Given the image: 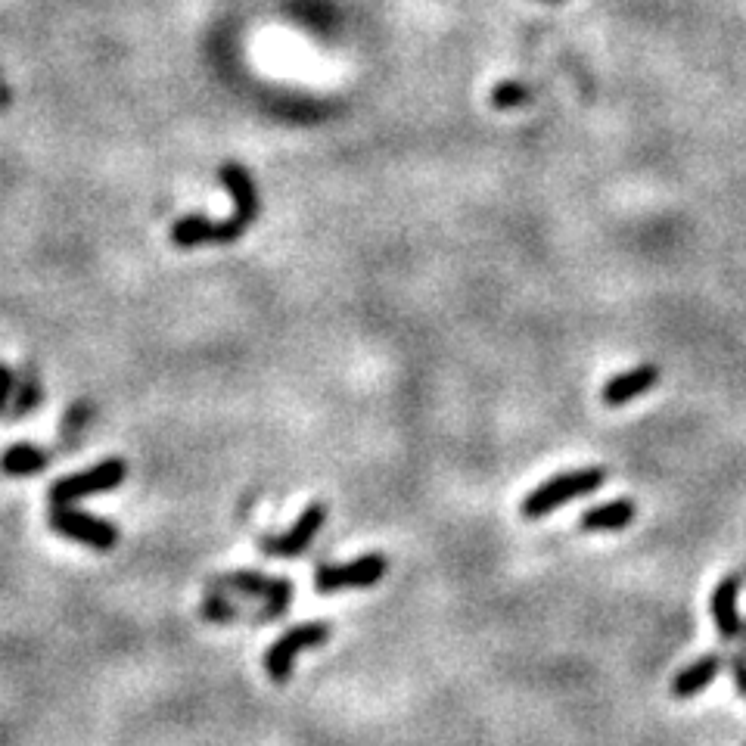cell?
<instances>
[{
    "instance_id": "cell-8",
    "label": "cell",
    "mask_w": 746,
    "mask_h": 746,
    "mask_svg": "<svg viewBox=\"0 0 746 746\" xmlns=\"http://www.w3.org/2000/svg\"><path fill=\"white\" fill-rule=\"evenodd\" d=\"M327 504L324 501H311L302 513H299V520L293 523V529L290 532H283V535H265L262 541V554L265 557H277V560H293V557H299V554H305L308 551V544L318 538V532L324 529V523H327Z\"/></svg>"
},
{
    "instance_id": "cell-11",
    "label": "cell",
    "mask_w": 746,
    "mask_h": 746,
    "mask_svg": "<svg viewBox=\"0 0 746 746\" xmlns=\"http://www.w3.org/2000/svg\"><path fill=\"white\" fill-rule=\"evenodd\" d=\"M722 666H725V659L719 656V653H706V656H700L697 663H691V666H684L675 678H672V697L675 700H691V697H697L700 691H706V687L719 678V672H722Z\"/></svg>"
},
{
    "instance_id": "cell-3",
    "label": "cell",
    "mask_w": 746,
    "mask_h": 746,
    "mask_svg": "<svg viewBox=\"0 0 746 746\" xmlns=\"http://www.w3.org/2000/svg\"><path fill=\"white\" fill-rule=\"evenodd\" d=\"M212 591H237L249 600H262V610H258V625H265L277 616H283L290 610V600H293V585L286 579H268L262 572L255 569H234L227 572V576H218L209 582Z\"/></svg>"
},
{
    "instance_id": "cell-4",
    "label": "cell",
    "mask_w": 746,
    "mask_h": 746,
    "mask_svg": "<svg viewBox=\"0 0 746 746\" xmlns=\"http://www.w3.org/2000/svg\"><path fill=\"white\" fill-rule=\"evenodd\" d=\"M333 635V628L327 619H311V622H302L290 631H283V635L268 647L265 653V672L274 684H286L293 678V666H296V656L305 653V650H314L327 644Z\"/></svg>"
},
{
    "instance_id": "cell-13",
    "label": "cell",
    "mask_w": 746,
    "mask_h": 746,
    "mask_svg": "<svg viewBox=\"0 0 746 746\" xmlns=\"http://www.w3.org/2000/svg\"><path fill=\"white\" fill-rule=\"evenodd\" d=\"M47 464H50V454L41 451L32 442H16V445H10L4 454H0V470H4L7 476H13V479L38 476Z\"/></svg>"
},
{
    "instance_id": "cell-7",
    "label": "cell",
    "mask_w": 746,
    "mask_h": 746,
    "mask_svg": "<svg viewBox=\"0 0 746 746\" xmlns=\"http://www.w3.org/2000/svg\"><path fill=\"white\" fill-rule=\"evenodd\" d=\"M386 572L389 560L383 554H364L352 563H339V566H318V572H314V591L333 594L346 588H373L383 582Z\"/></svg>"
},
{
    "instance_id": "cell-12",
    "label": "cell",
    "mask_w": 746,
    "mask_h": 746,
    "mask_svg": "<svg viewBox=\"0 0 746 746\" xmlns=\"http://www.w3.org/2000/svg\"><path fill=\"white\" fill-rule=\"evenodd\" d=\"M635 501L628 498H616L607 504H597L591 510L582 513V529L585 532H619L625 529L631 520H635Z\"/></svg>"
},
{
    "instance_id": "cell-1",
    "label": "cell",
    "mask_w": 746,
    "mask_h": 746,
    "mask_svg": "<svg viewBox=\"0 0 746 746\" xmlns=\"http://www.w3.org/2000/svg\"><path fill=\"white\" fill-rule=\"evenodd\" d=\"M218 178L234 196V206H237L234 215L227 221H209L203 215H187V218L175 221V227H171V243L175 246L193 249L199 243H234L258 218V190H255V181H252L249 171L237 162H227L218 168Z\"/></svg>"
},
{
    "instance_id": "cell-10",
    "label": "cell",
    "mask_w": 746,
    "mask_h": 746,
    "mask_svg": "<svg viewBox=\"0 0 746 746\" xmlns=\"http://www.w3.org/2000/svg\"><path fill=\"white\" fill-rule=\"evenodd\" d=\"M737 597H740V579L728 576L715 585L712 600H709V610L715 619V628H719L722 641H737L743 635V619L737 613Z\"/></svg>"
},
{
    "instance_id": "cell-20",
    "label": "cell",
    "mask_w": 746,
    "mask_h": 746,
    "mask_svg": "<svg viewBox=\"0 0 746 746\" xmlns=\"http://www.w3.org/2000/svg\"><path fill=\"white\" fill-rule=\"evenodd\" d=\"M743 746H746V743H743Z\"/></svg>"
},
{
    "instance_id": "cell-9",
    "label": "cell",
    "mask_w": 746,
    "mask_h": 746,
    "mask_svg": "<svg viewBox=\"0 0 746 746\" xmlns=\"http://www.w3.org/2000/svg\"><path fill=\"white\" fill-rule=\"evenodd\" d=\"M656 383H659V367L656 364H641V367H631L625 373H616L600 395H604L607 408H622V405H631L638 395L650 392Z\"/></svg>"
},
{
    "instance_id": "cell-14",
    "label": "cell",
    "mask_w": 746,
    "mask_h": 746,
    "mask_svg": "<svg viewBox=\"0 0 746 746\" xmlns=\"http://www.w3.org/2000/svg\"><path fill=\"white\" fill-rule=\"evenodd\" d=\"M532 88H526V84L520 81H504L498 84V88L492 91V106L495 109H513V106H523V103H532Z\"/></svg>"
},
{
    "instance_id": "cell-2",
    "label": "cell",
    "mask_w": 746,
    "mask_h": 746,
    "mask_svg": "<svg viewBox=\"0 0 746 746\" xmlns=\"http://www.w3.org/2000/svg\"><path fill=\"white\" fill-rule=\"evenodd\" d=\"M607 482V470L604 467H585V470H566L548 482H541L535 492L526 495L523 501V516L526 520H541L560 507H566L569 501H579L591 492H597L600 485Z\"/></svg>"
},
{
    "instance_id": "cell-19",
    "label": "cell",
    "mask_w": 746,
    "mask_h": 746,
    "mask_svg": "<svg viewBox=\"0 0 746 746\" xmlns=\"http://www.w3.org/2000/svg\"><path fill=\"white\" fill-rule=\"evenodd\" d=\"M740 638H743V644H740V647H746V625H743V635H740Z\"/></svg>"
},
{
    "instance_id": "cell-15",
    "label": "cell",
    "mask_w": 746,
    "mask_h": 746,
    "mask_svg": "<svg viewBox=\"0 0 746 746\" xmlns=\"http://www.w3.org/2000/svg\"><path fill=\"white\" fill-rule=\"evenodd\" d=\"M203 616L212 619V622H234V619H240V610L224 597V591H212L209 588V597H206V604H203Z\"/></svg>"
},
{
    "instance_id": "cell-5",
    "label": "cell",
    "mask_w": 746,
    "mask_h": 746,
    "mask_svg": "<svg viewBox=\"0 0 746 746\" xmlns=\"http://www.w3.org/2000/svg\"><path fill=\"white\" fill-rule=\"evenodd\" d=\"M125 476H128V464L122 461V457H106V461H100L88 470L56 479L50 485V501L53 504H75L81 498L112 492L125 482Z\"/></svg>"
},
{
    "instance_id": "cell-17",
    "label": "cell",
    "mask_w": 746,
    "mask_h": 746,
    "mask_svg": "<svg viewBox=\"0 0 746 746\" xmlns=\"http://www.w3.org/2000/svg\"><path fill=\"white\" fill-rule=\"evenodd\" d=\"M10 392H13V370L7 364H0V411L7 408Z\"/></svg>"
},
{
    "instance_id": "cell-6",
    "label": "cell",
    "mask_w": 746,
    "mask_h": 746,
    "mask_svg": "<svg viewBox=\"0 0 746 746\" xmlns=\"http://www.w3.org/2000/svg\"><path fill=\"white\" fill-rule=\"evenodd\" d=\"M50 529L72 538V541L88 544V548H94V551H112L119 541V529L109 520H100V516H94L88 510H75V504H53Z\"/></svg>"
},
{
    "instance_id": "cell-16",
    "label": "cell",
    "mask_w": 746,
    "mask_h": 746,
    "mask_svg": "<svg viewBox=\"0 0 746 746\" xmlns=\"http://www.w3.org/2000/svg\"><path fill=\"white\" fill-rule=\"evenodd\" d=\"M731 675H734V684L740 697L746 700V647H740L734 656H731Z\"/></svg>"
},
{
    "instance_id": "cell-18",
    "label": "cell",
    "mask_w": 746,
    "mask_h": 746,
    "mask_svg": "<svg viewBox=\"0 0 746 746\" xmlns=\"http://www.w3.org/2000/svg\"><path fill=\"white\" fill-rule=\"evenodd\" d=\"M538 4H560V0H538Z\"/></svg>"
}]
</instances>
